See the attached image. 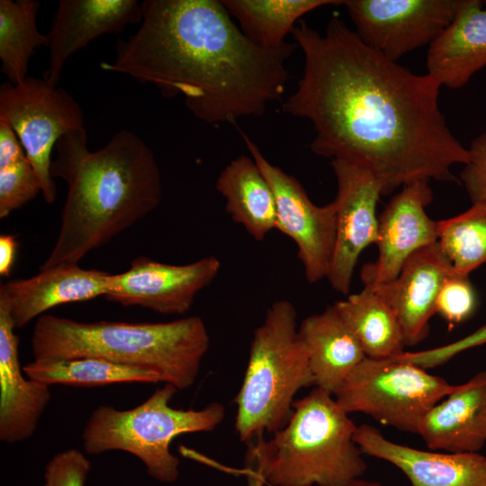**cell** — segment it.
<instances>
[{
    "label": "cell",
    "mask_w": 486,
    "mask_h": 486,
    "mask_svg": "<svg viewBox=\"0 0 486 486\" xmlns=\"http://www.w3.org/2000/svg\"><path fill=\"white\" fill-rule=\"evenodd\" d=\"M25 375L48 385L100 386L122 382H159L148 370L97 357L34 358L22 367Z\"/></svg>",
    "instance_id": "obj_26"
},
{
    "label": "cell",
    "mask_w": 486,
    "mask_h": 486,
    "mask_svg": "<svg viewBox=\"0 0 486 486\" xmlns=\"http://www.w3.org/2000/svg\"><path fill=\"white\" fill-rule=\"evenodd\" d=\"M91 463L79 450L57 453L44 470L43 486H85Z\"/></svg>",
    "instance_id": "obj_31"
},
{
    "label": "cell",
    "mask_w": 486,
    "mask_h": 486,
    "mask_svg": "<svg viewBox=\"0 0 486 486\" xmlns=\"http://www.w3.org/2000/svg\"><path fill=\"white\" fill-rule=\"evenodd\" d=\"M292 34L303 72L282 110L311 123L314 154L364 167L382 194L418 180L458 181L452 166L467 164L469 150L446 124L435 77L387 58L338 17L323 34L304 21Z\"/></svg>",
    "instance_id": "obj_1"
},
{
    "label": "cell",
    "mask_w": 486,
    "mask_h": 486,
    "mask_svg": "<svg viewBox=\"0 0 486 486\" xmlns=\"http://www.w3.org/2000/svg\"><path fill=\"white\" fill-rule=\"evenodd\" d=\"M437 243L454 271L468 275L486 264V203L438 220Z\"/></svg>",
    "instance_id": "obj_28"
},
{
    "label": "cell",
    "mask_w": 486,
    "mask_h": 486,
    "mask_svg": "<svg viewBox=\"0 0 486 486\" xmlns=\"http://www.w3.org/2000/svg\"><path fill=\"white\" fill-rule=\"evenodd\" d=\"M332 396L315 386L294 400L281 430L249 445L247 468L271 486H350L359 479L367 465L354 440L357 426Z\"/></svg>",
    "instance_id": "obj_5"
},
{
    "label": "cell",
    "mask_w": 486,
    "mask_h": 486,
    "mask_svg": "<svg viewBox=\"0 0 486 486\" xmlns=\"http://www.w3.org/2000/svg\"><path fill=\"white\" fill-rule=\"evenodd\" d=\"M111 274L84 269L78 264H63L40 269L26 279L0 286V305L4 307L14 328H20L51 308L105 296Z\"/></svg>",
    "instance_id": "obj_18"
},
{
    "label": "cell",
    "mask_w": 486,
    "mask_h": 486,
    "mask_svg": "<svg viewBox=\"0 0 486 486\" xmlns=\"http://www.w3.org/2000/svg\"><path fill=\"white\" fill-rule=\"evenodd\" d=\"M337 180L336 243L328 281L348 295L361 253L378 239L377 202L382 187L364 167L345 159H332Z\"/></svg>",
    "instance_id": "obj_12"
},
{
    "label": "cell",
    "mask_w": 486,
    "mask_h": 486,
    "mask_svg": "<svg viewBox=\"0 0 486 486\" xmlns=\"http://www.w3.org/2000/svg\"><path fill=\"white\" fill-rule=\"evenodd\" d=\"M220 266V261L214 256L185 265L138 256L127 271L110 275L104 297L123 306L182 315L191 309L198 292L215 280Z\"/></svg>",
    "instance_id": "obj_13"
},
{
    "label": "cell",
    "mask_w": 486,
    "mask_h": 486,
    "mask_svg": "<svg viewBox=\"0 0 486 486\" xmlns=\"http://www.w3.org/2000/svg\"><path fill=\"white\" fill-rule=\"evenodd\" d=\"M362 453L400 469L411 486H486V456L480 453L425 451L394 443L375 427L357 426Z\"/></svg>",
    "instance_id": "obj_17"
},
{
    "label": "cell",
    "mask_w": 486,
    "mask_h": 486,
    "mask_svg": "<svg viewBox=\"0 0 486 486\" xmlns=\"http://www.w3.org/2000/svg\"><path fill=\"white\" fill-rule=\"evenodd\" d=\"M477 307V296L468 275L455 272L443 284L436 310L452 328L468 320Z\"/></svg>",
    "instance_id": "obj_30"
},
{
    "label": "cell",
    "mask_w": 486,
    "mask_h": 486,
    "mask_svg": "<svg viewBox=\"0 0 486 486\" xmlns=\"http://www.w3.org/2000/svg\"><path fill=\"white\" fill-rule=\"evenodd\" d=\"M176 392V387L165 383L132 409L97 407L83 429L86 453L124 451L139 458L153 479L166 483L176 481L180 462L170 451L172 441L183 434L211 432L225 418V407L219 402L201 410L171 407Z\"/></svg>",
    "instance_id": "obj_7"
},
{
    "label": "cell",
    "mask_w": 486,
    "mask_h": 486,
    "mask_svg": "<svg viewBox=\"0 0 486 486\" xmlns=\"http://www.w3.org/2000/svg\"><path fill=\"white\" fill-rule=\"evenodd\" d=\"M40 7L36 0H0L1 71L11 84L23 82L36 50L48 47L47 34L37 29Z\"/></svg>",
    "instance_id": "obj_27"
},
{
    "label": "cell",
    "mask_w": 486,
    "mask_h": 486,
    "mask_svg": "<svg viewBox=\"0 0 486 486\" xmlns=\"http://www.w3.org/2000/svg\"><path fill=\"white\" fill-rule=\"evenodd\" d=\"M333 306L366 357L389 358L405 352L402 332L394 313L372 288L364 286Z\"/></svg>",
    "instance_id": "obj_24"
},
{
    "label": "cell",
    "mask_w": 486,
    "mask_h": 486,
    "mask_svg": "<svg viewBox=\"0 0 486 486\" xmlns=\"http://www.w3.org/2000/svg\"><path fill=\"white\" fill-rule=\"evenodd\" d=\"M4 307L0 305V440L30 438L50 401V385L25 378L19 361V338Z\"/></svg>",
    "instance_id": "obj_20"
},
{
    "label": "cell",
    "mask_w": 486,
    "mask_h": 486,
    "mask_svg": "<svg viewBox=\"0 0 486 486\" xmlns=\"http://www.w3.org/2000/svg\"><path fill=\"white\" fill-rule=\"evenodd\" d=\"M241 135L248 151L273 189L276 202V230L295 243L306 280L316 284L328 278L337 230L333 202L315 204L293 176L269 162L248 136Z\"/></svg>",
    "instance_id": "obj_10"
},
{
    "label": "cell",
    "mask_w": 486,
    "mask_h": 486,
    "mask_svg": "<svg viewBox=\"0 0 486 486\" xmlns=\"http://www.w3.org/2000/svg\"><path fill=\"white\" fill-rule=\"evenodd\" d=\"M41 193L37 175L14 130L0 121V218Z\"/></svg>",
    "instance_id": "obj_29"
},
{
    "label": "cell",
    "mask_w": 486,
    "mask_h": 486,
    "mask_svg": "<svg viewBox=\"0 0 486 486\" xmlns=\"http://www.w3.org/2000/svg\"><path fill=\"white\" fill-rule=\"evenodd\" d=\"M315 386L334 395L366 356L333 305L306 317L299 326Z\"/></svg>",
    "instance_id": "obj_22"
},
{
    "label": "cell",
    "mask_w": 486,
    "mask_h": 486,
    "mask_svg": "<svg viewBox=\"0 0 486 486\" xmlns=\"http://www.w3.org/2000/svg\"><path fill=\"white\" fill-rule=\"evenodd\" d=\"M244 473L248 478V486H264L266 483L262 476L251 469L246 468Z\"/></svg>",
    "instance_id": "obj_35"
},
{
    "label": "cell",
    "mask_w": 486,
    "mask_h": 486,
    "mask_svg": "<svg viewBox=\"0 0 486 486\" xmlns=\"http://www.w3.org/2000/svg\"><path fill=\"white\" fill-rule=\"evenodd\" d=\"M17 248L15 237L11 234L0 236V274L9 276L14 266Z\"/></svg>",
    "instance_id": "obj_34"
},
{
    "label": "cell",
    "mask_w": 486,
    "mask_h": 486,
    "mask_svg": "<svg viewBox=\"0 0 486 486\" xmlns=\"http://www.w3.org/2000/svg\"><path fill=\"white\" fill-rule=\"evenodd\" d=\"M140 27L116 47L106 72L154 86L164 98L181 96L209 124L260 116L284 95L286 61L296 43L276 49L251 41L222 1L145 0Z\"/></svg>",
    "instance_id": "obj_2"
},
{
    "label": "cell",
    "mask_w": 486,
    "mask_h": 486,
    "mask_svg": "<svg viewBox=\"0 0 486 486\" xmlns=\"http://www.w3.org/2000/svg\"><path fill=\"white\" fill-rule=\"evenodd\" d=\"M242 32L254 43L276 49L286 43L295 23L304 14L337 0H221Z\"/></svg>",
    "instance_id": "obj_25"
},
{
    "label": "cell",
    "mask_w": 486,
    "mask_h": 486,
    "mask_svg": "<svg viewBox=\"0 0 486 486\" xmlns=\"http://www.w3.org/2000/svg\"><path fill=\"white\" fill-rule=\"evenodd\" d=\"M34 358L97 357L155 373L177 390L191 387L210 346L199 316L168 322H83L44 314L31 338Z\"/></svg>",
    "instance_id": "obj_4"
},
{
    "label": "cell",
    "mask_w": 486,
    "mask_h": 486,
    "mask_svg": "<svg viewBox=\"0 0 486 486\" xmlns=\"http://www.w3.org/2000/svg\"><path fill=\"white\" fill-rule=\"evenodd\" d=\"M137 0H60L47 34L49 65L43 77L57 86L67 60L91 41L107 33L140 23Z\"/></svg>",
    "instance_id": "obj_16"
},
{
    "label": "cell",
    "mask_w": 486,
    "mask_h": 486,
    "mask_svg": "<svg viewBox=\"0 0 486 486\" xmlns=\"http://www.w3.org/2000/svg\"><path fill=\"white\" fill-rule=\"evenodd\" d=\"M216 189L227 214L256 241L276 229V202L268 181L252 157L232 159L220 173Z\"/></svg>",
    "instance_id": "obj_23"
},
{
    "label": "cell",
    "mask_w": 486,
    "mask_h": 486,
    "mask_svg": "<svg viewBox=\"0 0 486 486\" xmlns=\"http://www.w3.org/2000/svg\"><path fill=\"white\" fill-rule=\"evenodd\" d=\"M486 344V323L471 334L452 343L418 352H403L397 357L426 370L440 366L458 354Z\"/></svg>",
    "instance_id": "obj_32"
},
{
    "label": "cell",
    "mask_w": 486,
    "mask_h": 486,
    "mask_svg": "<svg viewBox=\"0 0 486 486\" xmlns=\"http://www.w3.org/2000/svg\"><path fill=\"white\" fill-rule=\"evenodd\" d=\"M455 388L444 378L397 356L365 357L334 396L348 414L361 412L382 425L418 434L427 412Z\"/></svg>",
    "instance_id": "obj_8"
},
{
    "label": "cell",
    "mask_w": 486,
    "mask_h": 486,
    "mask_svg": "<svg viewBox=\"0 0 486 486\" xmlns=\"http://www.w3.org/2000/svg\"><path fill=\"white\" fill-rule=\"evenodd\" d=\"M432 201L428 180L408 184L395 194L378 216V256L360 272L364 286L395 279L407 260L418 249L438 240V220L427 214Z\"/></svg>",
    "instance_id": "obj_14"
},
{
    "label": "cell",
    "mask_w": 486,
    "mask_h": 486,
    "mask_svg": "<svg viewBox=\"0 0 486 486\" xmlns=\"http://www.w3.org/2000/svg\"><path fill=\"white\" fill-rule=\"evenodd\" d=\"M312 385L296 309L288 300H277L254 330L244 378L234 399L239 439L249 442L281 430L292 415L296 393Z\"/></svg>",
    "instance_id": "obj_6"
},
{
    "label": "cell",
    "mask_w": 486,
    "mask_h": 486,
    "mask_svg": "<svg viewBox=\"0 0 486 486\" xmlns=\"http://www.w3.org/2000/svg\"><path fill=\"white\" fill-rule=\"evenodd\" d=\"M483 4L480 0H464L450 24L429 44L428 74L442 86L461 88L486 67V7Z\"/></svg>",
    "instance_id": "obj_21"
},
{
    "label": "cell",
    "mask_w": 486,
    "mask_h": 486,
    "mask_svg": "<svg viewBox=\"0 0 486 486\" xmlns=\"http://www.w3.org/2000/svg\"><path fill=\"white\" fill-rule=\"evenodd\" d=\"M469 150V161L460 173L472 203H486V132L474 138Z\"/></svg>",
    "instance_id": "obj_33"
},
{
    "label": "cell",
    "mask_w": 486,
    "mask_h": 486,
    "mask_svg": "<svg viewBox=\"0 0 486 486\" xmlns=\"http://www.w3.org/2000/svg\"><path fill=\"white\" fill-rule=\"evenodd\" d=\"M350 486H382L378 482L366 481L361 478L355 480Z\"/></svg>",
    "instance_id": "obj_36"
},
{
    "label": "cell",
    "mask_w": 486,
    "mask_h": 486,
    "mask_svg": "<svg viewBox=\"0 0 486 486\" xmlns=\"http://www.w3.org/2000/svg\"><path fill=\"white\" fill-rule=\"evenodd\" d=\"M464 0H345L356 33L396 61L429 45L450 24Z\"/></svg>",
    "instance_id": "obj_11"
},
{
    "label": "cell",
    "mask_w": 486,
    "mask_h": 486,
    "mask_svg": "<svg viewBox=\"0 0 486 486\" xmlns=\"http://www.w3.org/2000/svg\"><path fill=\"white\" fill-rule=\"evenodd\" d=\"M418 435L433 451L479 453L486 444V370L431 408Z\"/></svg>",
    "instance_id": "obj_19"
},
{
    "label": "cell",
    "mask_w": 486,
    "mask_h": 486,
    "mask_svg": "<svg viewBox=\"0 0 486 486\" xmlns=\"http://www.w3.org/2000/svg\"><path fill=\"white\" fill-rule=\"evenodd\" d=\"M0 121L15 132L32 166L46 202L56 200L57 189L50 175L51 151L65 134L85 129L84 112L65 89L44 78L28 76L14 85L0 86Z\"/></svg>",
    "instance_id": "obj_9"
},
{
    "label": "cell",
    "mask_w": 486,
    "mask_h": 486,
    "mask_svg": "<svg viewBox=\"0 0 486 486\" xmlns=\"http://www.w3.org/2000/svg\"><path fill=\"white\" fill-rule=\"evenodd\" d=\"M51 162L52 178L68 184L56 243L40 269L78 264L154 211L162 199L161 176L152 149L122 130L96 151L86 129L62 136Z\"/></svg>",
    "instance_id": "obj_3"
},
{
    "label": "cell",
    "mask_w": 486,
    "mask_h": 486,
    "mask_svg": "<svg viewBox=\"0 0 486 486\" xmlns=\"http://www.w3.org/2000/svg\"><path fill=\"white\" fill-rule=\"evenodd\" d=\"M454 271L437 242L416 251L398 276L372 288L394 313L405 346H415L429 332L436 300L445 281Z\"/></svg>",
    "instance_id": "obj_15"
}]
</instances>
